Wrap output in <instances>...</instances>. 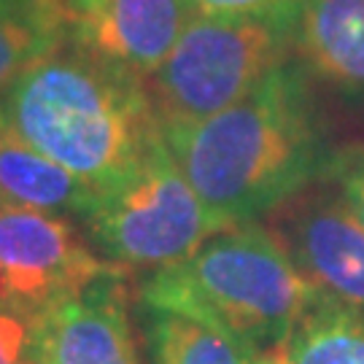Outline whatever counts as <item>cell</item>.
I'll return each mask as SVG.
<instances>
[{
    "mask_svg": "<svg viewBox=\"0 0 364 364\" xmlns=\"http://www.w3.org/2000/svg\"><path fill=\"white\" fill-rule=\"evenodd\" d=\"M192 0H105L68 22V43L135 76H154L197 16Z\"/></svg>",
    "mask_w": 364,
    "mask_h": 364,
    "instance_id": "9",
    "label": "cell"
},
{
    "mask_svg": "<svg viewBox=\"0 0 364 364\" xmlns=\"http://www.w3.org/2000/svg\"><path fill=\"white\" fill-rule=\"evenodd\" d=\"M30 338V313L19 305L0 302V364H22Z\"/></svg>",
    "mask_w": 364,
    "mask_h": 364,
    "instance_id": "16",
    "label": "cell"
},
{
    "mask_svg": "<svg viewBox=\"0 0 364 364\" xmlns=\"http://www.w3.org/2000/svg\"><path fill=\"white\" fill-rule=\"evenodd\" d=\"M0 264L27 313L111 270L68 216L0 208Z\"/></svg>",
    "mask_w": 364,
    "mask_h": 364,
    "instance_id": "8",
    "label": "cell"
},
{
    "mask_svg": "<svg viewBox=\"0 0 364 364\" xmlns=\"http://www.w3.org/2000/svg\"><path fill=\"white\" fill-rule=\"evenodd\" d=\"M251 364H284V359H281L278 351H270V353H264V356H259V359H254Z\"/></svg>",
    "mask_w": 364,
    "mask_h": 364,
    "instance_id": "20",
    "label": "cell"
},
{
    "mask_svg": "<svg viewBox=\"0 0 364 364\" xmlns=\"http://www.w3.org/2000/svg\"><path fill=\"white\" fill-rule=\"evenodd\" d=\"M162 135L192 189L230 224L273 213L321 181L335 159L299 60H287L227 111Z\"/></svg>",
    "mask_w": 364,
    "mask_h": 364,
    "instance_id": "1",
    "label": "cell"
},
{
    "mask_svg": "<svg viewBox=\"0 0 364 364\" xmlns=\"http://www.w3.org/2000/svg\"><path fill=\"white\" fill-rule=\"evenodd\" d=\"M294 49L311 76L364 105V0H299Z\"/></svg>",
    "mask_w": 364,
    "mask_h": 364,
    "instance_id": "10",
    "label": "cell"
},
{
    "mask_svg": "<svg viewBox=\"0 0 364 364\" xmlns=\"http://www.w3.org/2000/svg\"><path fill=\"white\" fill-rule=\"evenodd\" d=\"M205 16H281L294 14L299 0H192Z\"/></svg>",
    "mask_w": 364,
    "mask_h": 364,
    "instance_id": "17",
    "label": "cell"
},
{
    "mask_svg": "<svg viewBox=\"0 0 364 364\" xmlns=\"http://www.w3.org/2000/svg\"><path fill=\"white\" fill-rule=\"evenodd\" d=\"M0 205L57 213L84 224L100 205V192L25 144L0 119Z\"/></svg>",
    "mask_w": 364,
    "mask_h": 364,
    "instance_id": "11",
    "label": "cell"
},
{
    "mask_svg": "<svg viewBox=\"0 0 364 364\" xmlns=\"http://www.w3.org/2000/svg\"><path fill=\"white\" fill-rule=\"evenodd\" d=\"M151 364H251L254 353L224 329L195 316L138 305Z\"/></svg>",
    "mask_w": 364,
    "mask_h": 364,
    "instance_id": "12",
    "label": "cell"
},
{
    "mask_svg": "<svg viewBox=\"0 0 364 364\" xmlns=\"http://www.w3.org/2000/svg\"><path fill=\"white\" fill-rule=\"evenodd\" d=\"M321 181H329L356 221L364 227V149H348L335 154Z\"/></svg>",
    "mask_w": 364,
    "mask_h": 364,
    "instance_id": "15",
    "label": "cell"
},
{
    "mask_svg": "<svg viewBox=\"0 0 364 364\" xmlns=\"http://www.w3.org/2000/svg\"><path fill=\"white\" fill-rule=\"evenodd\" d=\"M0 208H3V205H0Z\"/></svg>",
    "mask_w": 364,
    "mask_h": 364,
    "instance_id": "22",
    "label": "cell"
},
{
    "mask_svg": "<svg viewBox=\"0 0 364 364\" xmlns=\"http://www.w3.org/2000/svg\"><path fill=\"white\" fill-rule=\"evenodd\" d=\"M278 353L284 364H364V316L318 291Z\"/></svg>",
    "mask_w": 364,
    "mask_h": 364,
    "instance_id": "13",
    "label": "cell"
},
{
    "mask_svg": "<svg viewBox=\"0 0 364 364\" xmlns=\"http://www.w3.org/2000/svg\"><path fill=\"white\" fill-rule=\"evenodd\" d=\"M27 356L38 364H144L127 316L124 270L111 267L30 311Z\"/></svg>",
    "mask_w": 364,
    "mask_h": 364,
    "instance_id": "6",
    "label": "cell"
},
{
    "mask_svg": "<svg viewBox=\"0 0 364 364\" xmlns=\"http://www.w3.org/2000/svg\"><path fill=\"white\" fill-rule=\"evenodd\" d=\"M84 227L95 254L111 267L156 273L189 259L232 224L203 203L162 138L141 168L100 192Z\"/></svg>",
    "mask_w": 364,
    "mask_h": 364,
    "instance_id": "5",
    "label": "cell"
},
{
    "mask_svg": "<svg viewBox=\"0 0 364 364\" xmlns=\"http://www.w3.org/2000/svg\"><path fill=\"white\" fill-rule=\"evenodd\" d=\"M0 119L97 192L124 181L165 138L146 78L68 41L6 90Z\"/></svg>",
    "mask_w": 364,
    "mask_h": 364,
    "instance_id": "2",
    "label": "cell"
},
{
    "mask_svg": "<svg viewBox=\"0 0 364 364\" xmlns=\"http://www.w3.org/2000/svg\"><path fill=\"white\" fill-rule=\"evenodd\" d=\"M297 11L281 16L197 14L170 57L149 78L162 130L189 127L243 100L291 60Z\"/></svg>",
    "mask_w": 364,
    "mask_h": 364,
    "instance_id": "4",
    "label": "cell"
},
{
    "mask_svg": "<svg viewBox=\"0 0 364 364\" xmlns=\"http://www.w3.org/2000/svg\"><path fill=\"white\" fill-rule=\"evenodd\" d=\"M0 302H9V305H16V297H14L11 281H9V273L3 270V264H0Z\"/></svg>",
    "mask_w": 364,
    "mask_h": 364,
    "instance_id": "19",
    "label": "cell"
},
{
    "mask_svg": "<svg viewBox=\"0 0 364 364\" xmlns=\"http://www.w3.org/2000/svg\"><path fill=\"white\" fill-rule=\"evenodd\" d=\"M316 294L278 237L257 221L221 230L189 259L138 284V305L195 316L254 356L278 351Z\"/></svg>",
    "mask_w": 364,
    "mask_h": 364,
    "instance_id": "3",
    "label": "cell"
},
{
    "mask_svg": "<svg viewBox=\"0 0 364 364\" xmlns=\"http://www.w3.org/2000/svg\"><path fill=\"white\" fill-rule=\"evenodd\" d=\"M22 364H38V362H33V359H30V356H25V362Z\"/></svg>",
    "mask_w": 364,
    "mask_h": 364,
    "instance_id": "21",
    "label": "cell"
},
{
    "mask_svg": "<svg viewBox=\"0 0 364 364\" xmlns=\"http://www.w3.org/2000/svg\"><path fill=\"white\" fill-rule=\"evenodd\" d=\"M267 219L305 281L364 316V227L338 192L308 186Z\"/></svg>",
    "mask_w": 364,
    "mask_h": 364,
    "instance_id": "7",
    "label": "cell"
},
{
    "mask_svg": "<svg viewBox=\"0 0 364 364\" xmlns=\"http://www.w3.org/2000/svg\"><path fill=\"white\" fill-rule=\"evenodd\" d=\"M65 38L68 22L54 0H0V97Z\"/></svg>",
    "mask_w": 364,
    "mask_h": 364,
    "instance_id": "14",
    "label": "cell"
},
{
    "mask_svg": "<svg viewBox=\"0 0 364 364\" xmlns=\"http://www.w3.org/2000/svg\"><path fill=\"white\" fill-rule=\"evenodd\" d=\"M103 3L105 0H54V6H57V9L63 11V16H65V22L90 16V14L97 11Z\"/></svg>",
    "mask_w": 364,
    "mask_h": 364,
    "instance_id": "18",
    "label": "cell"
}]
</instances>
